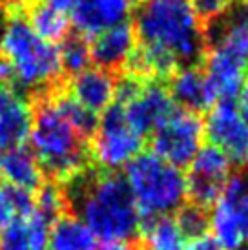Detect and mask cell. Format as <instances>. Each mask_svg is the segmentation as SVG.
<instances>
[{
  "label": "cell",
  "mask_w": 248,
  "mask_h": 250,
  "mask_svg": "<svg viewBox=\"0 0 248 250\" xmlns=\"http://www.w3.org/2000/svg\"><path fill=\"white\" fill-rule=\"evenodd\" d=\"M75 190L68 195V201L75 205V210L97 239L104 243L131 241L143 227L141 214L124 177L111 172L97 175H81L69 183Z\"/></svg>",
  "instance_id": "obj_1"
},
{
  "label": "cell",
  "mask_w": 248,
  "mask_h": 250,
  "mask_svg": "<svg viewBox=\"0 0 248 250\" xmlns=\"http://www.w3.org/2000/svg\"><path fill=\"white\" fill-rule=\"evenodd\" d=\"M141 46L190 66L207 53V33L192 0H143L135 19Z\"/></svg>",
  "instance_id": "obj_2"
},
{
  "label": "cell",
  "mask_w": 248,
  "mask_h": 250,
  "mask_svg": "<svg viewBox=\"0 0 248 250\" xmlns=\"http://www.w3.org/2000/svg\"><path fill=\"white\" fill-rule=\"evenodd\" d=\"M0 59L19 90H46L62 73L59 46L41 39L21 15L9 17L0 29Z\"/></svg>",
  "instance_id": "obj_3"
},
{
  "label": "cell",
  "mask_w": 248,
  "mask_h": 250,
  "mask_svg": "<svg viewBox=\"0 0 248 250\" xmlns=\"http://www.w3.org/2000/svg\"><path fill=\"white\" fill-rule=\"evenodd\" d=\"M28 141L42 170L55 179L71 183L84 175L88 161L84 139L59 113L51 99L44 101L35 111Z\"/></svg>",
  "instance_id": "obj_4"
},
{
  "label": "cell",
  "mask_w": 248,
  "mask_h": 250,
  "mask_svg": "<svg viewBox=\"0 0 248 250\" xmlns=\"http://www.w3.org/2000/svg\"><path fill=\"white\" fill-rule=\"evenodd\" d=\"M124 183L141 217L146 219L173 215L188 199L186 174L155 153H139L124 168Z\"/></svg>",
  "instance_id": "obj_5"
},
{
  "label": "cell",
  "mask_w": 248,
  "mask_h": 250,
  "mask_svg": "<svg viewBox=\"0 0 248 250\" xmlns=\"http://www.w3.org/2000/svg\"><path fill=\"white\" fill-rule=\"evenodd\" d=\"M91 137L90 155L104 172L115 174L119 168H126L143 153L145 137L131 128L117 104L104 111Z\"/></svg>",
  "instance_id": "obj_6"
},
{
  "label": "cell",
  "mask_w": 248,
  "mask_h": 250,
  "mask_svg": "<svg viewBox=\"0 0 248 250\" xmlns=\"http://www.w3.org/2000/svg\"><path fill=\"white\" fill-rule=\"evenodd\" d=\"M115 104L123 110L131 128L143 137L155 132L175 110L172 95L163 84L157 81H139L133 77H126L119 84Z\"/></svg>",
  "instance_id": "obj_7"
},
{
  "label": "cell",
  "mask_w": 248,
  "mask_h": 250,
  "mask_svg": "<svg viewBox=\"0 0 248 250\" xmlns=\"http://www.w3.org/2000/svg\"><path fill=\"white\" fill-rule=\"evenodd\" d=\"M205 146V123L190 110L177 108L152 133V148L157 157L173 167H190Z\"/></svg>",
  "instance_id": "obj_8"
},
{
  "label": "cell",
  "mask_w": 248,
  "mask_h": 250,
  "mask_svg": "<svg viewBox=\"0 0 248 250\" xmlns=\"http://www.w3.org/2000/svg\"><path fill=\"white\" fill-rule=\"evenodd\" d=\"M188 168V197L192 199V205H197L201 208L212 207L223 195L228 181L234 175V165L225 153L210 145L201 148Z\"/></svg>",
  "instance_id": "obj_9"
},
{
  "label": "cell",
  "mask_w": 248,
  "mask_h": 250,
  "mask_svg": "<svg viewBox=\"0 0 248 250\" xmlns=\"http://www.w3.org/2000/svg\"><path fill=\"white\" fill-rule=\"evenodd\" d=\"M205 123V139L228 157L234 167H248V125L234 103H217Z\"/></svg>",
  "instance_id": "obj_10"
},
{
  "label": "cell",
  "mask_w": 248,
  "mask_h": 250,
  "mask_svg": "<svg viewBox=\"0 0 248 250\" xmlns=\"http://www.w3.org/2000/svg\"><path fill=\"white\" fill-rule=\"evenodd\" d=\"M205 77L212 90L215 104L234 103L245 81L248 79V62L227 53L219 48L210 46L205 53Z\"/></svg>",
  "instance_id": "obj_11"
},
{
  "label": "cell",
  "mask_w": 248,
  "mask_h": 250,
  "mask_svg": "<svg viewBox=\"0 0 248 250\" xmlns=\"http://www.w3.org/2000/svg\"><path fill=\"white\" fill-rule=\"evenodd\" d=\"M69 11L77 33L88 39L128 22L133 0H75Z\"/></svg>",
  "instance_id": "obj_12"
},
{
  "label": "cell",
  "mask_w": 248,
  "mask_h": 250,
  "mask_svg": "<svg viewBox=\"0 0 248 250\" xmlns=\"http://www.w3.org/2000/svg\"><path fill=\"white\" fill-rule=\"evenodd\" d=\"M35 111L17 86L0 84V150L24 146L29 139Z\"/></svg>",
  "instance_id": "obj_13"
},
{
  "label": "cell",
  "mask_w": 248,
  "mask_h": 250,
  "mask_svg": "<svg viewBox=\"0 0 248 250\" xmlns=\"http://www.w3.org/2000/svg\"><path fill=\"white\" fill-rule=\"evenodd\" d=\"M119 83L113 73L103 68H88L73 75L69 84V95L91 113H104L115 104Z\"/></svg>",
  "instance_id": "obj_14"
},
{
  "label": "cell",
  "mask_w": 248,
  "mask_h": 250,
  "mask_svg": "<svg viewBox=\"0 0 248 250\" xmlns=\"http://www.w3.org/2000/svg\"><path fill=\"white\" fill-rule=\"evenodd\" d=\"M91 59L103 70L124 68L137 49V33L130 22L119 24L93 37L90 44Z\"/></svg>",
  "instance_id": "obj_15"
},
{
  "label": "cell",
  "mask_w": 248,
  "mask_h": 250,
  "mask_svg": "<svg viewBox=\"0 0 248 250\" xmlns=\"http://www.w3.org/2000/svg\"><path fill=\"white\" fill-rule=\"evenodd\" d=\"M0 179L4 187L33 194L42 187L44 170L29 148L17 146L0 150Z\"/></svg>",
  "instance_id": "obj_16"
},
{
  "label": "cell",
  "mask_w": 248,
  "mask_h": 250,
  "mask_svg": "<svg viewBox=\"0 0 248 250\" xmlns=\"http://www.w3.org/2000/svg\"><path fill=\"white\" fill-rule=\"evenodd\" d=\"M170 95L173 103H177L183 110H190L195 113L215 104L205 71L195 64L175 70L170 81Z\"/></svg>",
  "instance_id": "obj_17"
},
{
  "label": "cell",
  "mask_w": 248,
  "mask_h": 250,
  "mask_svg": "<svg viewBox=\"0 0 248 250\" xmlns=\"http://www.w3.org/2000/svg\"><path fill=\"white\" fill-rule=\"evenodd\" d=\"M51 221L37 210L21 215L0 232V250H48Z\"/></svg>",
  "instance_id": "obj_18"
},
{
  "label": "cell",
  "mask_w": 248,
  "mask_h": 250,
  "mask_svg": "<svg viewBox=\"0 0 248 250\" xmlns=\"http://www.w3.org/2000/svg\"><path fill=\"white\" fill-rule=\"evenodd\" d=\"M208 234L221 250L245 249V234L232 197L223 194L208 214Z\"/></svg>",
  "instance_id": "obj_19"
},
{
  "label": "cell",
  "mask_w": 248,
  "mask_h": 250,
  "mask_svg": "<svg viewBox=\"0 0 248 250\" xmlns=\"http://www.w3.org/2000/svg\"><path fill=\"white\" fill-rule=\"evenodd\" d=\"M48 250H97V237L75 214H62L49 227Z\"/></svg>",
  "instance_id": "obj_20"
},
{
  "label": "cell",
  "mask_w": 248,
  "mask_h": 250,
  "mask_svg": "<svg viewBox=\"0 0 248 250\" xmlns=\"http://www.w3.org/2000/svg\"><path fill=\"white\" fill-rule=\"evenodd\" d=\"M212 46L248 62V13L228 11L212 29Z\"/></svg>",
  "instance_id": "obj_21"
},
{
  "label": "cell",
  "mask_w": 248,
  "mask_h": 250,
  "mask_svg": "<svg viewBox=\"0 0 248 250\" xmlns=\"http://www.w3.org/2000/svg\"><path fill=\"white\" fill-rule=\"evenodd\" d=\"M31 29L44 41L57 44L68 37L69 31V19L66 11H61L57 7L49 6L42 0H35L28 7V17H26Z\"/></svg>",
  "instance_id": "obj_22"
},
{
  "label": "cell",
  "mask_w": 248,
  "mask_h": 250,
  "mask_svg": "<svg viewBox=\"0 0 248 250\" xmlns=\"http://www.w3.org/2000/svg\"><path fill=\"white\" fill-rule=\"evenodd\" d=\"M145 250H186L188 236L181 229L175 215H161L148 219L143 229Z\"/></svg>",
  "instance_id": "obj_23"
},
{
  "label": "cell",
  "mask_w": 248,
  "mask_h": 250,
  "mask_svg": "<svg viewBox=\"0 0 248 250\" xmlns=\"http://www.w3.org/2000/svg\"><path fill=\"white\" fill-rule=\"evenodd\" d=\"M51 101H53L55 108L59 110V113L68 121V125L71 126L84 141L95 133L97 123H99L97 115L91 113L90 110H86L83 104H79L69 93L57 95V97H53Z\"/></svg>",
  "instance_id": "obj_24"
},
{
  "label": "cell",
  "mask_w": 248,
  "mask_h": 250,
  "mask_svg": "<svg viewBox=\"0 0 248 250\" xmlns=\"http://www.w3.org/2000/svg\"><path fill=\"white\" fill-rule=\"evenodd\" d=\"M59 53H61L62 71H68L71 75H79L81 71L88 70L93 62L90 42L81 35L66 37L62 41V46H59Z\"/></svg>",
  "instance_id": "obj_25"
},
{
  "label": "cell",
  "mask_w": 248,
  "mask_h": 250,
  "mask_svg": "<svg viewBox=\"0 0 248 250\" xmlns=\"http://www.w3.org/2000/svg\"><path fill=\"white\" fill-rule=\"evenodd\" d=\"M33 210L31 194L17 190V188L0 187V232L13 219L29 214Z\"/></svg>",
  "instance_id": "obj_26"
},
{
  "label": "cell",
  "mask_w": 248,
  "mask_h": 250,
  "mask_svg": "<svg viewBox=\"0 0 248 250\" xmlns=\"http://www.w3.org/2000/svg\"><path fill=\"white\" fill-rule=\"evenodd\" d=\"M66 207H68L66 190L59 185H44L42 183V187L37 190V195L33 199V208L53 223L57 217L64 214Z\"/></svg>",
  "instance_id": "obj_27"
},
{
  "label": "cell",
  "mask_w": 248,
  "mask_h": 250,
  "mask_svg": "<svg viewBox=\"0 0 248 250\" xmlns=\"http://www.w3.org/2000/svg\"><path fill=\"white\" fill-rule=\"evenodd\" d=\"M223 194L232 197L237 215H239V221H241L245 239L248 241V177L247 175H232V179L228 181Z\"/></svg>",
  "instance_id": "obj_28"
},
{
  "label": "cell",
  "mask_w": 248,
  "mask_h": 250,
  "mask_svg": "<svg viewBox=\"0 0 248 250\" xmlns=\"http://www.w3.org/2000/svg\"><path fill=\"white\" fill-rule=\"evenodd\" d=\"M175 217H177L183 232L188 236V241L192 237H197L208 232V214L205 212V208H201L197 205H188V207L185 205Z\"/></svg>",
  "instance_id": "obj_29"
},
{
  "label": "cell",
  "mask_w": 248,
  "mask_h": 250,
  "mask_svg": "<svg viewBox=\"0 0 248 250\" xmlns=\"http://www.w3.org/2000/svg\"><path fill=\"white\" fill-rule=\"evenodd\" d=\"M232 0H192V6L201 22L215 24L230 11Z\"/></svg>",
  "instance_id": "obj_30"
},
{
  "label": "cell",
  "mask_w": 248,
  "mask_h": 250,
  "mask_svg": "<svg viewBox=\"0 0 248 250\" xmlns=\"http://www.w3.org/2000/svg\"><path fill=\"white\" fill-rule=\"evenodd\" d=\"M186 250H221L215 241L210 237V234H201L197 237H192L188 245H186Z\"/></svg>",
  "instance_id": "obj_31"
},
{
  "label": "cell",
  "mask_w": 248,
  "mask_h": 250,
  "mask_svg": "<svg viewBox=\"0 0 248 250\" xmlns=\"http://www.w3.org/2000/svg\"><path fill=\"white\" fill-rule=\"evenodd\" d=\"M234 104H235V108H237V111H239V115L243 117V121L248 125V79L245 81L243 88L239 90V93H237Z\"/></svg>",
  "instance_id": "obj_32"
},
{
  "label": "cell",
  "mask_w": 248,
  "mask_h": 250,
  "mask_svg": "<svg viewBox=\"0 0 248 250\" xmlns=\"http://www.w3.org/2000/svg\"><path fill=\"white\" fill-rule=\"evenodd\" d=\"M97 250H145L141 245L133 241H117V243H104L103 247H97Z\"/></svg>",
  "instance_id": "obj_33"
},
{
  "label": "cell",
  "mask_w": 248,
  "mask_h": 250,
  "mask_svg": "<svg viewBox=\"0 0 248 250\" xmlns=\"http://www.w3.org/2000/svg\"><path fill=\"white\" fill-rule=\"evenodd\" d=\"M42 2H46V4L57 7V9H61V11H66V13H68L69 9L73 7V4H75V0H42Z\"/></svg>",
  "instance_id": "obj_34"
},
{
  "label": "cell",
  "mask_w": 248,
  "mask_h": 250,
  "mask_svg": "<svg viewBox=\"0 0 248 250\" xmlns=\"http://www.w3.org/2000/svg\"><path fill=\"white\" fill-rule=\"evenodd\" d=\"M241 250H248V249H247V247H245V249H241Z\"/></svg>",
  "instance_id": "obj_35"
},
{
  "label": "cell",
  "mask_w": 248,
  "mask_h": 250,
  "mask_svg": "<svg viewBox=\"0 0 248 250\" xmlns=\"http://www.w3.org/2000/svg\"><path fill=\"white\" fill-rule=\"evenodd\" d=\"M0 29H2V28H0Z\"/></svg>",
  "instance_id": "obj_36"
}]
</instances>
